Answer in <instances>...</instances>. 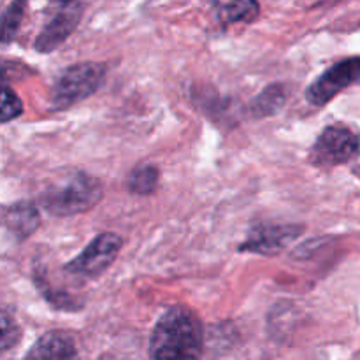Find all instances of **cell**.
Masks as SVG:
<instances>
[{
  "label": "cell",
  "instance_id": "1",
  "mask_svg": "<svg viewBox=\"0 0 360 360\" xmlns=\"http://www.w3.org/2000/svg\"><path fill=\"white\" fill-rule=\"evenodd\" d=\"M202 354V322L190 308L174 306L155 323L150 338V360H200Z\"/></svg>",
  "mask_w": 360,
  "mask_h": 360
},
{
  "label": "cell",
  "instance_id": "2",
  "mask_svg": "<svg viewBox=\"0 0 360 360\" xmlns=\"http://www.w3.org/2000/svg\"><path fill=\"white\" fill-rule=\"evenodd\" d=\"M104 195L101 179L83 171L69 172L60 181L51 183L41 197V206L55 217H74L97 206Z\"/></svg>",
  "mask_w": 360,
  "mask_h": 360
},
{
  "label": "cell",
  "instance_id": "3",
  "mask_svg": "<svg viewBox=\"0 0 360 360\" xmlns=\"http://www.w3.org/2000/svg\"><path fill=\"white\" fill-rule=\"evenodd\" d=\"M108 69L104 63L81 62L63 70L51 88V108L55 111L72 108L77 102L94 95L104 84Z\"/></svg>",
  "mask_w": 360,
  "mask_h": 360
},
{
  "label": "cell",
  "instance_id": "4",
  "mask_svg": "<svg viewBox=\"0 0 360 360\" xmlns=\"http://www.w3.org/2000/svg\"><path fill=\"white\" fill-rule=\"evenodd\" d=\"M360 151L357 134L343 125H330L322 130L309 151V162L316 167H336L355 158Z\"/></svg>",
  "mask_w": 360,
  "mask_h": 360
},
{
  "label": "cell",
  "instance_id": "5",
  "mask_svg": "<svg viewBox=\"0 0 360 360\" xmlns=\"http://www.w3.org/2000/svg\"><path fill=\"white\" fill-rule=\"evenodd\" d=\"M122 238L111 232L98 234L83 252L77 257H74L65 266V271L74 276L86 278V280H95L102 276L112 262L118 257L122 250Z\"/></svg>",
  "mask_w": 360,
  "mask_h": 360
},
{
  "label": "cell",
  "instance_id": "6",
  "mask_svg": "<svg viewBox=\"0 0 360 360\" xmlns=\"http://www.w3.org/2000/svg\"><path fill=\"white\" fill-rule=\"evenodd\" d=\"M360 81V56H352V58H345L341 62L334 63L333 67L326 70L322 76L316 77L311 84H309L308 91H306V98L309 104L313 105H326L347 90L352 84Z\"/></svg>",
  "mask_w": 360,
  "mask_h": 360
},
{
  "label": "cell",
  "instance_id": "7",
  "mask_svg": "<svg viewBox=\"0 0 360 360\" xmlns=\"http://www.w3.org/2000/svg\"><path fill=\"white\" fill-rule=\"evenodd\" d=\"M84 9H86V4L81 2L60 4L58 9L53 13V16L35 39V49L41 53H51L53 49L62 46L79 25Z\"/></svg>",
  "mask_w": 360,
  "mask_h": 360
},
{
  "label": "cell",
  "instance_id": "8",
  "mask_svg": "<svg viewBox=\"0 0 360 360\" xmlns=\"http://www.w3.org/2000/svg\"><path fill=\"white\" fill-rule=\"evenodd\" d=\"M301 232V225L260 224L250 231L248 238L239 246V250L241 252L259 253V255H278Z\"/></svg>",
  "mask_w": 360,
  "mask_h": 360
},
{
  "label": "cell",
  "instance_id": "9",
  "mask_svg": "<svg viewBox=\"0 0 360 360\" xmlns=\"http://www.w3.org/2000/svg\"><path fill=\"white\" fill-rule=\"evenodd\" d=\"M25 360H79V352L70 334L51 330L32 345Z\"/></svg>",
  "mask_w": 360,
  "mask_h": 360
},
{
  "label": "cell",
  "instance_id": "10",
  "mask_svg": "<svg viewBox=\"0 0 360 360\" xmlns=\"http://www.w3.org/2000/svg\"><path fill=\"white\" fill-rule=\"evenodd\" d=\"M4 224H6L7 231L14 236L16 239L23 241V239L30 238L41 224V214H39L37 206L30 200H18V202L11 204L4 213Z\"/></svg>",
  "mask_w": 360,
  "mask_h": 360
},
{
  "label": "cell",
  "instance_id": "11",
  "mask_svg": "<svg viewBox=\"0 0 360 360\" xmlns=\"http://www.w3.org/2000/svg\"><path fill=\"white\" fill-rule=\"evenodd\" d=\"M288 98V88L281 83H273L260 91L250 105L253 118H267L280 111Z\"/></svg>",
  "mask_w": 360,
  "mask_h": 360
},
{
  "label": "cell",
  "instance_id": "12",
  "mask_svg": "<svg viewBox=\"0 0 360 360\" xmlns=\"http://www.w3.org/2000/svg\"><path fill=\"white\" fill-rule=\"evenodd\" d=\"M214 14L224 25L232 23H250L260 13V6L257 2H218L213 4Z\"/></svg>",
  "mask_w": 360,
  "mask_h": 360
},
{
  "label": "cell",
  "instance_id": "13",
  "mask_svg": "<svg viewBox=\"0 0 360 360\" xmlns=\"http://www.w3.org/2000/svg\"><path fill=\"white\" fill-rule=\"evenodd\" d=\"M160 181V172L153 164H141L132 169L127 179V186L134 195H151Z\"/></svg>",
  "mask_w": 360,
  "mask_h": 360
},
{
  "label": "cell",
  "instance_id": "14",
  "mask_svg": "<svg viewBox=\"0 0 360 360\" xmlns=\"http://www.w3.org/2000/svg\"><path fill=\"white\" fill-rule=\"evenodd\" d=\"M25 9H27L25 2H13L0 14V48L14 41L23 21Z\"/></svg>",
  "mask_w": 360,
  "mask_h": 360
},
{
  "label": "cell",
  "instance_id": "15",
  "mask_svg": "<svg viewBox=\"0 0 360 360\" xmlns=\"http://www.w3.org/2000/svg\"><path fill=\"white\" fill-rule=\"evenodd\" d=\"M23 112V102L6 84H0V123L13 122Z\"/></svg>",
  "mask_w": 360,
  "mask_h": 360
},
{
  "label": "cell",
  "instance_id": "16",
  "mask_svg": "<svg viewBox=\"0 0 360 360\" xmlns=\"http://www.w3.org/2000/svg\"><path fill=\"white\" fill-rule=\"evenodd\" d=\"M21 340V327L6 311H0V352L16 347Z\"/></svg>",
  "mask_w": 360,
  "mask_h": 360
},
{
  "label": "cell",
  "instance_id": "17",
  "mask_svg": "<svg viewBox=\"0 0 360 360\" xmlns=\"http://www.w3.org/2000/svg\"><path fill=\"white\" fill-rule=\"evenodd\" d=\"M357 174H359V176H360V167H359V169H357Z\"/></svg>",
  "mask_w": 360,
  "mask_h": 360
}]
</instances>
